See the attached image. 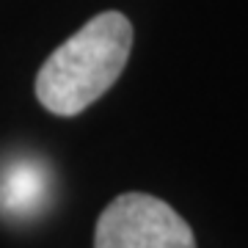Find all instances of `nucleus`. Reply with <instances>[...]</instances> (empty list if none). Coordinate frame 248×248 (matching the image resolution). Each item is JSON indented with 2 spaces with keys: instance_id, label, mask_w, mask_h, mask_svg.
<instances>
[{
  "instance_id": "obj_1",
  "label": "nucleus",
  "mask_w": 248,
  "mask_h": 248,
  "mask_svg": "<svg viewBox=\"0 0 248 248\" xmlns=\"http://www.w3.org/2000/svg\"><path fill=\"white\" fill-rule=\"evenodd\" d=\"M133 53V25L122 11L89 19L45 61L36 75V97L55 116H78L110 91Z\"/></svg>"
},
{
  "instance_id": "obj_2",
  "label": "nucleus",
  "mask_w": 248,
  "mask_h": 248,
  "mask_svg": "<svg viewBox=\"0 0 248 248\" xmlns=\"http://www.w3.org/2000/svg\"><path fill=\"white\" fill-rule=\"evenodd\" d=\"M94 248H196L193 229L157 196L122 193L97 221Z\"/></svg>"
}]
</instances>
